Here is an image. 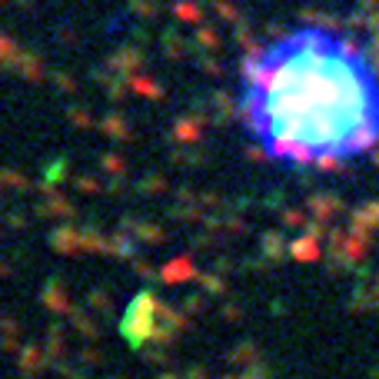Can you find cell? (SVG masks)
Listing matches in <instances>:
<instances>
[{"instance_id":"obj_1","label":"cell","mask_w":379,"mask_h":379,"mask_svg":"<svg viewBox=\"0 0 379 379\" xmlns=\"http://www.w3.org/2000/svg\"><path fill=\"white\" fill-rule=\"evenodd\" d=\"M236 113L263 160L287 170H339L379 150V67L356 37L299 23L250 50Z\"/></svg>"}]
</instances>
